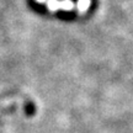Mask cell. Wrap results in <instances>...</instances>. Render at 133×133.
Here are the masks:
<instances>
[{
    "label": "cell",
    "mask_w": 133,
    "mask_h": 133,
    "mask_svg": "<svg viewBox=\"0 0 133 133\" xmlns=\"http://www.w3.org/2000/svg\"><path fill=\"white\" fill-rule=\"evenodd\" d=\"M47 9L51 11H58V10H64V11H70L74 9V3L71 0H47Z\"/></svg>",
    "instance_id": "obj_1"
},
{
    "label": "cell",
    "mask_w": 133,
    "mask_h": 133,
    "mask_svg": "<svg viewBox=\"0 0 133 133\" xmlns=\"http://www.w3.org/2000/svg\"><path fill=\"white\" fill-rule=\"evenodd\" d=\"M90 5H91V0H78L76 9H78V11H79V12L84 14V12H86V11L89 10Z\"/></svg>",
    "instance_id": "obj_2"
},
{
    "label": "cell",
    "mask_w": 133,
    "mask_h": 133,
    "mask_svg": "<svg viewBox=\"0 0 133 133\" xmlns=\"http://www.w3.org/2000/svg\"><path fill=\"white\" fill-rule=\"evenodd\" d=\"M36 1H37V3H46L47 0H36Z\"/></svg>",
    "instance_id": "obj_3"
}]
</instances>
